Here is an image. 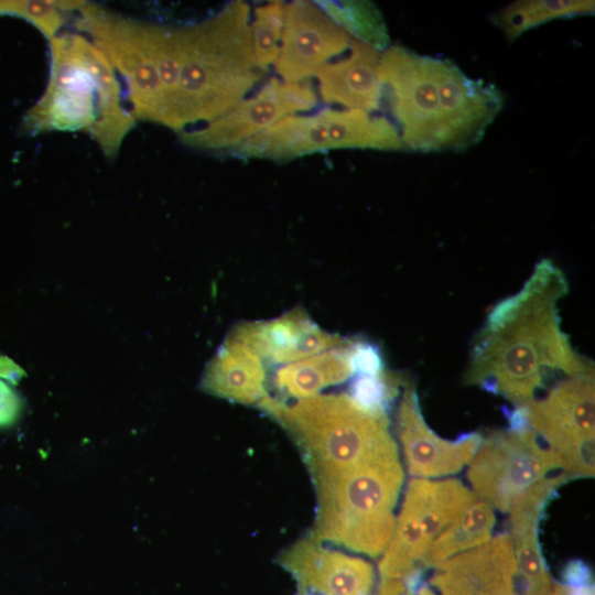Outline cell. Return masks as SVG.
<instances>
[{
	"instance_id": "6da1fadb",
	"label": "cell",
	"mask_w": 595,
	"mask_h": 595,
	"mask_svg": "<svg viewBox=\"0 0 595 595\" xmlns=\"http://www.w3.org/2000/svg\"><path fill=\"white\" fill-rule=\"evenodd\" d=\"M567 292L564 272L549 259L539 261L522 288L488 312L470 345L465 383L521 407L547 377L594 369L562 329L559 302Z\"/></svg>"
},
{
	"instance_id": "7a4b0ae2",
	"label": "cell",
	"mask_w": 595,
	"mask_h": 595,
	"mask_svg": "<svg viewBox=\"0 0 595 595\" xmlns=\"http://www.w3.org/2000/svg\"><path fill=\"white\" fill-rule=\"evenodd\" d=\"M380 109L404 151L459 152L477 144L504 107L491 83L468 77L447 58L389 45L377 67Z\"/></svg>"
},
{
	"instance_id": "3957f363",
	"label": "cell",
	"mask_w": 595,
	"mask_h": 595,
	"mask_svg": "<svg viewBox=\"0 0 595 595\" xmlns=\"http://www.w3.org/2000/svg\"><path fill=\"white\" fill-rule=\"evenodd\" d=\"M250 19L249 4L237 0L197 24L174 29L178 78L166 126L210 122L261 86L268 71L256 62Z\"/></svg>"
},
{
	"instance_id": "277c9868",
	"label": "cell",
	"mask_w": 595,
	"mask_h": 595,
	"mask_svg": "<svg viewBox=\"0 0 595 595\" xmlns=\"http://www.w3.org/2000/svg\"><path fill=\"white\" fill-rule=\"evenodd\" d=\"M295 441L313 483L398 452L386 414L358 405L348 393L315 394L286 404L259 405Z\"/></svg>"
},
{
	"instance_id": "5b68a950",
	"label": "cell",
	"mask_w": 595,
	"mask_h": 595,
	"mask_svg": "<svg viewBox=\"0 0 595 595\" xmlns=\"http://www.w3.org/2000/svg\"><path fill=\"white\" fill-rule=\"evenodd\" d=\"M403 480L399 453H393L315 482L311 538L374 558L382 554L393 533Z\"/></svg>"
},
{
	"instance_id": "8992f818",
	"label": "cell",
	"mask_w": 595,
	"mask_h": 595,
	"mask_svg": "<svg viewBox=\"0 0 595 595\" xmlns=\"http://www.w3.org/2000/svg\"><path fill=\"white\" fill-rule=\"evenodd\" d=\"M355 148L404 151L397 130L380 112L326 107L309 115L286 116L221 154L283 163L307 154Z\"/></svg>"
},
{
	"instance_id": "52a82bcc",
	"label": "cell",
	"mask_w": 595,
	"mask_h": 595,
	"mask_svg": "<svg viewBox=\"0 0 595 595\" xmlns=\"http://www.w3.org/2000/svg\"><path fill=\"white\" fill-rule=\"evenodd\" d=\"M476 497L456 478H411L392 537L379 562L381 580H402L421 566L432 541Z\"/></svg>"
},
{
	"instance_id": "ba28073f",
	"label": "cell",
	"mask_w": 595,
	"mask_h": 595,
	"mask_svg": "<svg viewBox=\"0 0 595 595\" xmlns=\"http://www.w3.org/2000/svg\"><path fill=\"white\" fill-rule=\"evenodd\" d=\"M530 429L561 459L573 479L594 476L595 382L594 369L566 377L545 397L528 405Z\"/></svg>"
},
{
	"instance_id": "9c48e42d",
	"label": "cell",
	"mask_w": 595,
	"mask_h": 595,
	"mask_svg": "<svg viewBox=\"0 0 595 595\" xmlns=\"http://www.w3.org/2000/svg\"><path fill=\"white\" fill-rule=\"evenodd\" d=\"M558 467L559 455L543 447L531 429L494 430L483 436L467 478L479 499L507 512L516 496Z\"/></svg>"
},
{
	"instance_id": "30bf717a",
	"label": "cell",
	"mask_w": 595,
	"mask_h": 595,
	"mask_svg": "<svg viewBox=\"0 0 595 595\" xmlns=\"http://www.w3.org/2000/svg\"><path fill=\"white\" fill-rule=\"evenodd\" d=\"M317 104L316 89L310 82L271 77L224 116L184 133L183 140L190 145L223 153L286 116L312 111Z\"/></svg>"
},
{
	"instance_id": "8fae6325",
	"label": "cell",
	"mask_w": 595,
	"mask_h": 595,
	"mask_svg": "<svg viewBox=\"0 0 595 595\" xmlns=\"http://www.w3.org/2000/svg\"><path fill=\"white\" fill-rule=\"evenodd\" d=\"M353 37L315 2L284 3L283 29L273 64L280 79L304 82L326 63L343 55Z\"/></svg>"
},
{
	"instance_id": "7c38bea8",
	"label": "cell",
	"mask_w": 595,
	"mask_h": 595,
	"mask_svg": "<svg viewBox=\"0 0 595 595\" xmlns=\"http://www.w3.org/2000/svg\"><path fill=\"white\" fill-rule=\"evenodd\" d=\"M396 432L408 473L414 478H434L462 470L476 453L483 435L463 433L455 440L439 436L426 423L416 387L405 380L398 404Z\"/></svg>"
},
{
	"instance_id": "4fadbf2b",
	"label": "cell",
	"mask_w": 595,
	"mask_h": 595,
	"mask_svg": "<svg viewBox=\"0 0 595 595\" xmlns=\"http://www.w3.org/2000/svg\"><path fill=\"white\" fill-rule=\"evenodd\" d=\"M279 564L302 591L321 595H370L376 574L366 560L325 548L309 537L279 555Z\"/></svg>"
},
{
	"instance_id": "5bb4252c",
	"label": "cell",
	"mask_w": 595,
	"mask_h": 595,
	"mask_svg": "<svg viewBox=\"0 0 595 595\" xmlns=\"http://www.w3.org/2000/svg\"><path fill=\"white\" fill-rule=\"evenodd\" d=\"M517 575L510 537L501 533L437 565L431 584L441 595H520Z\"/></svg>"
},
{
	"instance_id": "9a60e30c",
	"label": "cell",
	"mask_w": 595,
	"mask_h": 595,
	"mask_svg": "<svg viewBox=\"0 0 595 595\" xmlns=\"http://www.w3.org/2000/svg\"><path fill=\"white\" fill-rule=\"evenodd\" d=\"M570 480L573 478L565 473L544 477L516 496L508 510L509 537L524 595H544L553 586L539 541V527L548 505Z\"/></svg>"
},
{
	"instance_id": "2e32d148",
	"label": "cell",
	"mask_w": 595,
	"mask_h": 595,
	"mask_svg": "<svg viewBox=\"0 0 595 595\" xmlns=\"http://www.w3.org/2000/svg\"><path fill=\"white\" fill-rule=\"evenodd\" d=\"M231 329L268 364L296 361L336 347L345 339L322 329L298 306L277 318L242 322Z\"/></svg>"
},
{
	"instance_id": "e0dca14e",
	"label": "cell",
	"mask_w": 595,
	"mask_h": 595,
	"mask_svg": "<svg viewBox=\"0 0 595 595\" xmlns=\"http://www.w3.org/2000/svg\"><path fill=\"white\" fill-rule=\"evenodd\" d=\"M379 51L353 39L348 50L316 73L317 96L344 109L379 112L380 86L377 78Z\"/></svg>"
},
{
	"instance_id": "ac0fdd59",
	"label": "cell",
	"mask_w": 595,
	"mask_h": 595,
	"mask_svg": "<svg viewBox=\"0 0 595 595\" xmlns=\"http://www.w3.org/2000/svg\"><path fill=\"white\" fill-rule=\"evenodd\" d=\"M266 361L232 329L208 363L201 388L231 402L259 405L269 396Z\"/></svg>"
},
{
	"instance_id": "d6986e66",
	"label": "cell",
	"mask_w": 595,
	"mask_h": 595,
	"mask_svg": "<svg viewBox=\"0 0 595 595\" xmlns=\"http://www.w3.org/2000/svg\"><path fill=\"white\" fill-rule=\"evenodd\" d=\"M356 338H345L336 347L282 365L274 372V387L282 396L300 400L344 382L354 376L351 358Z\"/></svg>"
},
{
	"instance_id": "ffe728a7",
	"label": "cell",
	"mask_w": 595,
	"mask_h": 595,
	"mask_svg": "<svg viewBox=\"0 0 595 595\" xmlns=\"http://www.w3.org/2000/svg\"><path fill=\"white\" fill-rule=\"evenodd\" d=\"M495 523L493 507L476 497L432 541L421 566L435 569L452 556L487 543Z\"/></svg>"
},
{
	"instance_id": "44dd1931",
	"label": "cell",
	"mask_w": 595,
	"mask_h": 595,
	"mask_svg": "<svg viewBox=\"0 0 595 595\" xmlns=\"http://www.w3.org/2000/svg\"><path fill=\"white\" fill-rule=\"evenodd\" d=\"M594 3L589 0L516 1L496 12L493 21L508 40L515 41L526 31L554 19L592 14Z\"/></svg>"
},
{
	"instance_id": "7402d4cb",
	"label": "cell",
	"mask_w": 595,
	"mask_h": 595,
	"mask_svg": "<svg viewBox=\"0 0 595 595\" xmlns=\"http://www.w3.org/2000/svg\"><path fill=\"white\" fill-rule=\"evenodd\" d=\"M350 37L379 52L390 45L386 22L370 1H315Z\"/></svg>"
},
{
	"instance_id": "603a6c76",
	"label": "cell",
	"mask_w": 595,
	"mask_h": 595,
	"mask_svg": "<svg viewBox=\"0 0 595 595\" xmlns=\"http://www.w3.org/2000/svg\"><path fill=\"white\" fill-rule=\"evenodd\" d=\"M283 1H269L253 8L250 19L251 43L257 64L264 71L274 64L283 29Z\"/></svg>"
},
{
	"instance_id": "cb8c5ba5",
	"label": "cell",
	"mask_w": 595,
	"mask_h": 595,
	"mask_svg": "<svg viewBox=\"0 0 595 595\" xmlns=\"http://www.w3.org/2000/svg\"><path fill=\"white\" fill-rule=\"evenodd\" d=\"M404 381L387 370L374 376L355 375L348 394L363 409L388 415V409Z\"/></svg>"
},
{
	"instance_id": "d4e9b609",
	"label": "cell",
	"mask_w": 595,
	"mask_h": 595,
	"mask_svg": "<svg viewBox=\"0 0 595 595\" xmlns=\"http://www.w3.org/2000/svg\"><path fill=\"white\" fill-rule=\"evenodd\" d=\"M22 375L18 365L0 356V426L11 424L20 414L22 401L17 385Z\"/></svg>"
},
{
	"instance_id": "484cf974",
	"label": "cell",
	"mask_w": 595,
	"mask_h": 595,
	"mask_svg": "<svg viewBox=\"0 0 595 595\" xmlns=\"http://www.w3.org/2000/svg\"><path fill=\"white\" fill-rule=\"evenodd\" d=\"M591 567L582 560L569 561L562 571V584L569 587H580L591 585Z\"/></svg>"
},
{
	"instance_id": "4316f807",
	"label": "cell",
	"mask_w": 595,
	"mask_h": 595,
	"mask_svg": "<svg viewBox=\"0 0 595 595\" xmlns=\"http://www.w3.org/2000/svg\"><path fill=\"white\" fill-rule=\"evenodd\" d=\"M569 595H594V586L592 584L580 587H569Z\"/></svg>"
},
{
	"instance_id": "83f0119b",
	"label": "cell",
	"mask_w": 595,
	"mask_h": 595,
	"mask_svg": "<svg viewBox=\"0 0 595 595\" xmlns=\"http://www.w3.org/2000/svg\"><path fill=\"white\" fill-rule=\"evenodd\" d=\"M544 595H569V587L562 583L554 582L552 588Z\"/></svg>"
},
{
	"instance_id": "f1b7e54d",
	"label": "cell",
	"mask_w": 595,
	"mask_h": 595,
	"mask_svg": "<svg viewBox=\"0 0 595 595\" xmlns=\"http://www.w3.org/2000/svg\"><path fill=\"white\" fill-rule=\"evenodd\" d=\"M416 595H437L433 589L423 585L416 593Z\"/></svg>"
},
{
	"instance_id": "f546056e",
	"label": "cell",
	"mask_w": 595,
	"mask_h": 595,
	"mask_svg": "<svg viewBox=\"0 0 595 595\" xmlns=\"http://www.w3.org/2000/svg\"><path fill=\"white\" fill-rule=\"evenodd\" d=\"M300 595H309V594H306V593H301Z\"/></svg>"
}]
</instances>
